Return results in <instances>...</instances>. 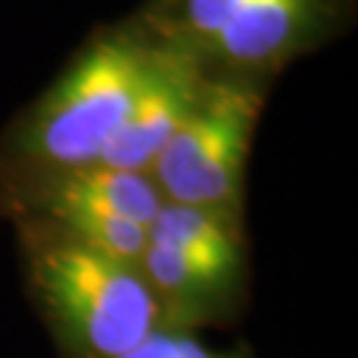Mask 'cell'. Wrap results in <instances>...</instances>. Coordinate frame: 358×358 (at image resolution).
Listing matches in <instances>:
<instances>
[{
  "mask_svg": "<svg viewBox=\"0 0 358 358\" xmlns=\"http://www.w3.org/2000/svg\"><path fill=\"white\" fill-rule=\"evenodd\" d=\"M271 85L210 77L199 103L154 159V186L165 205L244 215L247 165Z\"/></svg>",
  "mask_w": 358,
  "mask_h": 358,
  "instance_id": "5",
  "label": "cell"
},
{
  "mask_svg": "<svg viewBox=\"0 0 358 358\" xmlns=\"http://www.w3.org/2000/svg\"><path fill=\"white\" fill-rule=\"evenodd\" d=\"M162 205L149 173L93 165L29 194L8 220H40L96 252L138 263Z\"/></svg>",
  "mask_w": 358,
  "mask_h": 358,
  "instance_id": "6",
  "label": "cell"
},
{
  "mask_svg": "<svg viewBox=\"0 0 358 358\" xmlns=\"http://www.w3.org/2000/svg\"><path fill=\"white\" fill-rule=\"evenodd\" d=\"M125 358H257L255 350L247 343H236L231 348H213L207 345L199 334L189 332H157L136 348Z\"/></svg>",
  "mask_w": 358,
  "mask_h": 358,
  "instance_id": "8",
  "label": "cell"
},
{
  "mask_svg": "<svg viewBox=\"0 0 358 358\" xmlns=\"http://www.w3.org/2000/svg\"><path fill=\"white\" fill-rule=\"evenodd\" d=\"M27 297L59 358H125L159 329V310L138 263H125L40 220H11Z\"/></svg>",
  "mask_w": 358,
  "mask_h": 358,
  "instance_id": "2",
  "label": "cell"
},
{
  "mask_svg": "<svg viewBox=\"0 0 358 358\" xmlns=\"http://www.w3.org/2000/svg\"><path fill=\"white\" fill-rule=\"evenodd\" d=\"M358 0H143L138 16L210 77L273 85L287 66L348 35Z\"/></svg>",
  "mask_w": 358,
  "mask_h": 358,
  "instance_id": "3",
  "label": "cell"
},
{
  "mask_svg": "<svg viewBox=\"0 0 358 358\" xmlns=\"http://www.w3.org/2000/svg\"><path fill=\"white\" fill-rule=\"evenodd\" d=\"M210 75L186 51L167 43L149 75L128 122L117 133L101 165L149 173L154 159L176 136L205 93Z\"/></svg>",
  "mask_w": 358,
  "mask_h": 358,
  "instance_id": "7",
  "label": "cell"
},
{
  "mask_svg": "<svg viewBox=\"0 0 358 358\" xmlns=\"http://www.w3.org/2000/svg\"><path fill=\"white\" fill-rule=\"evenodd\" d=\"M159 310V329L199 334L242 316L250 289L244 215L162 205L138 260Z\"/></svg>",
  "mask_w": 358,
  "mask_h": 358,
  "instance_id": "4",
  "label": "cell"
},
{
  "mask_svg": "<svg viewBox=\"0 0 358 358\" xmlns=\"http://www.w3.org/2000/svg\"><path fill=\"white\" fill-rule=\"evenodd\" d=\"M165 48L138 11L90 32L51 85L0 130V215L66 173L101 165Z\"/></svg>",
  "mask_w": 358,
  "mask_h": 358,
  "instance_id": "1",
  "label": "cell"
}]
</instances>
